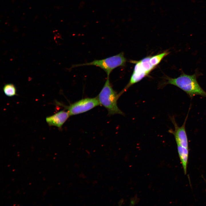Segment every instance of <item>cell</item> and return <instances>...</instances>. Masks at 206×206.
Instances as JSON below:
<instances>
[{"mask_svg":"<svg viewBox=\"0 0 206 206\" xmlns=\"http://www.w3.org/2000/svg\"><path fill=\"white\" fill-rule=\"evenodd\" d=\"M198 76L197 72L189 75L182 72L181 74L176 78L167 77L166 84L178 87L185 92L191 98L196 95L206 97V92L201 87L197 81Z\"/></svg>","mask_w":206,"mask_h":206,"instance_id":"6da1fadb","label":"cell"},{"mask_svg":"<svg viewBox=\"0 0 206 206\" xmlns=\"http://www.w3.org/2000/svg\"><path fill=\"white\" fill-rule=\"evenodd\" d=\"M109 77H107L103 87L97 96L100 105L105 108L109 116L119 114L124 115V114L118 107L117 101L121 96L113 89L110 82Z\"/></svg>","mask_w":206,"mask_h":206,"instance_id":"7a4b0ae2","label":"cell"},{"mask_svg":"<svg viewBox=\"0 0 206 206\" xmlns=\"http://www.w3.org/2000/svg\"><path fill=\"white\" fill-rule=\"evenodd\" d=\"M126 59L123 53L122 52L115 55L99 60H95L90 62L74 64L71 68L78 67L93 66L98 67L104 70L106 74L107 77H109L112 71L115 68L125 65Z\"/></svg>","mask_w":206,"mask_h":206,"instance_id":"3957f363","label":"cell"},{"mask_svg":"<svg viewBox=\"0 0 206 206\" xmlns=\"http://www.w3.org/2000/svg\"><path fill=\"white\" fill-rule=\"evenodd\" d=\"M60 105H62L61 104ZM62 105L68 110L70 116L76 115L86 112L100 105L97 97L82 99L69 106Z\"/></svg>","mask_w":206,"mask_h":206,"instance_id":"277c9868","label":"cell"},{"mask_svg":"<svg viewBox=\"0 0 206 206\" xmlns=\"http://www.w3.org/2000/svg\"><path fill=\"white\" fill-rule=\"evenodd\" d=\"M185 118L183 125L180 127L178 126L173 117L171 118V120L173 124L175 129L169 130L170 133L172 134L174 136L177 146L188 148V137L185 129V125L188 116V113Z\"/></svg>","mask_w":206,"mask_h":206,"instance_id":"5b68a950","label":"cell"},{"mask_svg":"<svg viewBox=\"0 0 206 206\" xmlns=\"http://www.w3.org/2000/svg\"><path fill=\"white\" fill-rule=\"evenodd\" d=\"M70 116L68 112L61 110L46 118V121L49 126H56L60 129Z\"/></svg>","mask_w":206,"mask_h":206,"instance_id":"8992f818","label":"cell"},{"mask_svg":"<svg viewBox=\"0 0 206 206\" xmlns=\"http://www.w3.org/2000/svg\"><path fill=\"white\" fill-rule=\"evenodd\" d=\"M148 74L146 72L138 73L133 72L129 83L119 93L121 95L132 85L140 81Z\"/></svg>","mask_w":206,"mask_h":206,"instance_id":"52a82bcc","label":"cell"},{"mask_svg":"<svg viewBox=\"0 0 206 206\" xmlns=\"http://www.w3.org/2000/svg\"><path fill=\"white\" fill-rule=\"evenodd\" d=\"M3 91L5 94L8 97H13L17 94L16 87L12 83L5 84L3 87Z\"/></svg>","mask_w":206,"mask_h":206,"instance_id":"ba28073f","label":"cell"},{"mask_svg":"<svg viewBox=\"0 0 206 206\" xmlns=\"http://www.w3.org/2000/svg\"><path fill=\"white\" fill-rule=\"evenodd\" d=\"M150 56L146 57L140 61L141 65L144 70L148 74L155 67L153 66L150 62Z\"/></svg>","mask_w":206,"mask_h":206,"instance_id":"9c48e42d","label":"cell"},{"mask_svg":"<svg viewBox=\"0 0 206 206\" xmlns=\"http://www.w3.org/2000/svg\"><path fill=\"white\" fill-rule=\"evenodd\" d=\"M169 52L168 51H166L164 52L150 56V62L151 64L155 67L161 62L163 58L169 54Z\"/></svg>","mask_w":206,"mask_h":206,"instance_id":"30bf717a","label":"cell"}]
</instances>
